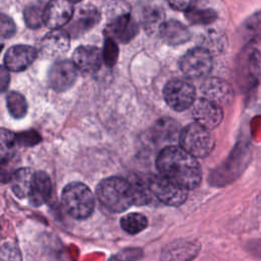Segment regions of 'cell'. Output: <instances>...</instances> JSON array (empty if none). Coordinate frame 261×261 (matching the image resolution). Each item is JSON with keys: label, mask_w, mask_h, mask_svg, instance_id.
I'll return each instance as SVG.
<instances>
[{"label": "cell", "mask_w": 261, "mask_h": 261, "mask_svg": "<svg viewBox=\"0 0 261 261\" xmlns=\"http://www.w3.org/2000/svg\"><path fill=\"white\" fill-rule=\"evenodd\" d=\"M148 185L152 194L165 205L179 206L188 198L189 190L160 173L159 175H152L148 180Z\"/></svg>", "instance_id": "obj_5"}, {"label": "cell", "mask_w": 261, "mask_h": 261, "mask_svg": "<svg viewBox=\"0 0 261 261\" xmlns=\"http://www.w3.org/2000/svg\"><path fill=\"white\" fill-rule=\"evenodd\" d=\"M147 225L148 219L141 213H128L120 219L121 228L129 234H137L141 232L147 227Z\"/></svg>", "instance_id": "obj_23"}, {"label": "cell", "mask_w": 261, "mask_h": 261, "mask_svg": "<svg viewBox=\"0 0 261 261\" xmlns=\"http://www.w3.org/2000/svg\"><path fill=\"white\" fill-rule=\"evenodd\" d=\"M102 60V52L95 46H80L72 54L73 63L80 71L85 73L97 71L100 68Z\"/></svg>", "instance_id": "obj_14"}, {"label": "cell", "mask_w": 261, "mask_h": 261, "mask_svg": "<svg viewBox=\"0 0 261 261\" xmlns=\"http://www.w3.org/2000/svg\"><path fill=\"white\" fill-rule=\"evenodd\" d=\"M16 139L18 145L31 146L40 142L41 138L36 132H25L21 134H16Z\"/></svg>", "instance_id": "obj_32"}, {"label": "cell", "mask_w": 261, "mask_h": 261, "mask_svg": "<svg viewBox=\"0 0 261 261\" xmlns=\"http://www.w3.org/2000/svg\"><path fill=\"white\" fill-rule=\"evenodd\" d=\"M186 17L193 24H209L216 19L217 15L212 9H195L193 7L186 11Z\"/></svg>", "instance_id": "obj_26"}, {"label": "cell", "mask_w": 261, "mask_h": 261, "mask_svg": "<svg viewBox=\"0 0 261 261\" xmlns=\"http://www.w3.org/2000/svg\"><path fill=\"white\" fill-rule=\"evenodd\" d=\"M6 104L10 114L15 118H21L27 114L28 104L24 97L17 92H10L6 97Z\"/></svg>", "instance_id": "obj_25"}, {"label": "cell", "mask_w": 261, "mask_h": 261, "mask_svg": "<svg viewBox=\"0 0 261 261\" xmlns=\"http://www.w3.org/2000/svg\"><path fill=\"white\" fill-rule=\"evenodd\" d=\"M70 1H72V2H77V1H81V0H70Z\"/></svg>", "instance_id": "obj_36"}, {"label": "cell", "mask_w": 261, "mask_h": 261, "mask_svg": "<svg viewBox=\"0 0 261 261\" xmlns=\"http://www.w3.org/2000/svg\"><path fill=\"white\" fill-rule=\"evenodd\" d=\"M246 28L253 32H261V11H258L247 19Z\"/></svg>", "instance_id": "obj_34"}, {"label": "cell", "mask_w": 261, "mask_h": 261, "mask_svg": "<svg viewBox=\"0 0 261 261\" xmlns=\"http://www.w3.org/2000/svg\"><path fill=\"white\" fill-rule=\"evenodd\" d=\"M8 68L4 65H0V92L5 91L9 84V72Z\"/></svg>", "instance_id": "obj_35"}, {"label": "cell", "mask_w": 261, "mask_h": 261, "mask_svg": "<svg viewBox=\"0 0 261 261\" xmlns=\"http://www.w3.org/2000/svg\"><path fill=\"white\" fill-rule=\"evenodd\" d=\"M159 173L187 190L197 188L202 179L201 166L192 154L181 147L168 146L157 156Z\"/></svg>", "instance_id": "obj_1"}, {"label": "cell", "mask_w": 261, "mask_h": 261, "mask_svg": "<svg viewBox=\"0 0 261 261\" xmlns=\"http://www.w3.org/2000/svg\"><path fill=\"white\" fill-rule=\"evenodd\" d=\"M37 50L28 45H15L10 47L4 57L5 66L11 71H22L36 59Z\"/></svg>", "instance_id": "obj_13"}, {"label": "cell", "mask_w": 261, "mask_h": 261, "mask_svg": "<svg viewBox=\"0 0 261 261\" xmlns=\"http://www.w3.org/2000/svg\"><path fill=\"white\" fill-rule=\"evenodd\" d=\"M52 193V184L49 175L44 171L35 172L33 187L29 199L35 206L44 204L50 198Z\"/></svg>", "instance_id": "obj_17"}, {"label": "cell", "mask_w": 261, "mask_h": 261, "mask_svg": "<svg viewBox=\"0 0 261 261\" xmlns=\"http://www.w3.org/2000/svg\"><path fill=\"white\" fill-rule=\"evenodd\" d=\"M178 138L180 147L196 158L207 156L214 147V138L209 128L198 122L188 124Z\"/></svg>", "instance_id": "obj_4"}, {"label": "cell", "mask_w": 261, "mask_h": 261, "mask_svg": "<svg viewBox=\"0 0 261 261\" xmlns=\"http://www.w3.org/2000/svg\"><path fill=\"white\" fill-rule=\"evenodd\" d=\"M102 57L107 67H113L115 65L118 58V47L113 38H106L102 50Z\"/></svg>", "instance_id": "obj_28"}, {"label": "cell", "mask_w": 261, "mask_h": 261, "mask_svg": "<svg viewBox=\"0 0 261 261\" xmlns=\"http://www.w3.org/2000/svg\"><path fill=\"white\" fill-rule=\"evenodd\" d=\"M72 14V1L51 0L44 8V23L50 29H58L66 24Z\"/></svg>", "instance_id": "obj_10"}, {"label": "cell", "mask_w": 261, "mask_h": 261, "mask_svg": "<svg viewBox=\"0 0 261 261\" xmlns=\"http://www.w3.org/2000/svg\"><path fill=\"white\" fill-rule=\"evenodd\" d=\"M77 70L73 61L59 60L55 62L48 73L50 87L57 92L66 91L74 84L77 77Z\"/></svg>", "instance_id": "obj_9"}, {"label": "cell", "mask_w": 261, "mask_h": 261, "mask_svg": "<svg viewBox=\"0 0 261 261\" xmlns=\"http://www.w3.org/2000/svg\"><path fill=\"white\" fill-rule=\"evenodd\" d=\"M69 48V35L59 29H53L41 41V52L48 58L64 54Z\"/></svg>", "instance_id": "obj_15"}, {"label": "cell", "mask_w": 261, "mask_h": 261, "mask_svg": "<svg viewBox=\"0 0 261 261\" xmlns=\"http://www.w3.org/2000/svg\"><path fill=\"white\" fill-rule=\"evenodd\" d=\"M21 255L17 246L13 243L7 242L3 244L0 248V260L10 261V260H20Z\"/></svg>", "instance_id": "obj_30"}, {"label": "cell", "mask_w": 261, "mask_h": 261, "mask_svg": "<svg viewBox=\"0 0 261 261\" xmlns=\"http://www.w3.org/2000/svg\"><path fill=\"white\" fill-rule=\"evenodd\" d=\"M164 12L162 8L156 4H148L142 10V20L145 30L148 33L159 31L161 24L164 22Z\"/></svg>", "instance_id": "obj_21"}, {"label": "cell", "mask_w": 261, "mask_h": 261, "mask_svg": "<svg viewBox=\"0 0 261 261\" xmlns=\"http://www.w3.org/2000/svg\"><path fill=\"white\" fill-rule=\"evenodd\" d=\"M158 32L161 39L168 45L172 46L184 44L191 38V34L187 27L176 20L163 22Z\"/></svg>", "instance_id": "obj_16"}, {"label": "cell", "mask_w": 261, "mask_h": 261, "mask_svg": "<svg viewBox=\"0 0 261 261\" xmlns=\"http://www.w3.org/2000/svg\"><path fill=\"white\" fill-rule=\"evenodd\" d=\"M163 96L170 108L175 111H184L195 101V88L187 80H171L165 85Z\"/></svg>", "instance_id": "obj_6"}, {"label": "cell", "mask_w": 261, "mask_h": 261, "mask_svg": "<svg viewBox=\"0 0 261 261\" xmlns=\"http://www.w3.org/2000/svg\"><path fill=\"white\" fill-rule=\"evenodd\" d=\"M133 196H134V205H146L151 201L152 192L149 188L148 182H144L142 179L134 177L129 179Z\"/></svg>", "instance_id": "obj_24"}, {"label": "cell", "mask_w": 261, "mask_h": 261, "mask_svg": "<svg viewBox=\"0 0 261 261\" xmlns=\"http://www.w3.org/2000/svg\"><path fill=\"white\" fill-rule=\"evenodd\" d=\"M179 67L188 77L196 79L204 76L212 68L211 54L204 48H193L180 58Z\"/></svg>", "instance_id": "obj_7"}, {"label": "cell", "mask_w": 261, "mask_h": 261, "mask_svg": "<svg viewBox=\"0 0 261 261\" xmlns=\"http://www.w3.org/2000/svg\"><path fill=\"white\" fill-rule=\"evenodd\" d=\"M169 6L175 10L188 11L194 7L196 0H166Z\"/></svg>", "instance_id": "obj_33"}, {"label": "cell", "mask_w": 261, "mask_h": 261, "mask_svg": "<svg viewBox=\"0 0 261 261\" xmlns=\"http://www.w3.org/2000/svg\"><path fill=\"white\" fill-rule=\"evenodd\" d=\"M97 197L102 205L111 212H122L134 205L129 180L118 176L103 179L97 187Z\"/></svg>", "instance_id": "obj_2"}, {"label": "cell", "mask_w": 261, "mask_h": 261, "mask_svg": "<svg viewBox=\"0 0 261 261\" xmlns=\"http://www.w3.org/2000/svg\"><path fill=\"white\" fill-rule=\"evenodd\" d=\"M35 172L28 167L17 169L11 177V190L17 198L23 199L30 196L33 187Z\"/></svg>", "instance_id": "obj_18"}, {"label": "cell", "mask_w": 261, "mask_h": 261, "mask_svg": "<svg viewBox=\"0 0 261 261\" xmlns=\"http://www.w3.org/2000/svg\"><path fill=\"white\" fill-rule=\"evenodd\" d=\"M24 20L31 29H37L44 22V9L40 5H30L24 9Z\"/></svg>", "instance_id": "obj_27"}, {"label": "cell", "mask_w": 261, "mask_h": 261, "mask_svg": "<svg viewBox=\"0 0 261 261\" xmlns=\"http://www.w3.org/2000/svg\"><path fill=\"white\" fill-rule=\"evenodd\" d=\"M157 133L163 137V140H172L178 132V126L175 121L171 119H162L157 123Z\"/></svg>", "instance_id": "obj_29"}, {"label": "cell", "mask_w": 261, "mask_h": 261, "mask_svg": "<svg viewBox=\"0 0 261 261\" xmlns=\"http://www.w3.org/2000/svg\"><path fill=\"white\" fill-rule=\"evenodd\" d=\"M201 91L205 98L217 103L218 105L227 106L233 99L231 86L219 77H210L201 86Z\"/></svg>", "instance_id": "obj_12"}, {"label": "cell", "mask_w": 261, "mask_h": 261, "mask_svg": "<svg viewBox=\"0 0 261 261\" xmlns=\"http://www.w3.org/2000/svg\"><path fill=\"white\" fill-rule=\"evenodd\" d=\"M17 145L16 134L5 128H0V164L9 161L13 157Z\"/></svg>", "instance_id": "obj_22"}, {"label": "cell", "mask_w": 261, "mask_h": 261, "mask_svg": "<svg viewBox=\"0 0 261 261\" xmlns=\"http://www.w3.org/2000/svg\"><path fill=\"white\" fill-rule=\"evenodd\" d=\"M15 33L14 21L6 14L0 13V39H8Z\"/></svg>", "instance_id": "obj_31"}, {"label": "cell", "mask_w": 261, "mask_h": 261, "mask_svg": "<svg viewBox=\"0 0 261 261\" xmlns=\"http://www.w3.org/2000/svg\"><path fill=\"white\" fill-rule=\"evenodd\" d=\"M66 212L75 219L88 218L94 210L95 200L92 191L86 185L77 181L65 186L61 196Z\"/></svg>", "instance_id": "obj_3"}, {"label": "cell", "mask_w": 261, "mask_h": 261, "mask_svg": "<svg viewBox=\"0 0 261 261\" xmlns=\"http://www.w3.org/2000/svg\"><path fill=\"white\" fill-rule=\"evenodd\" d=\"M192 115L196 122L212 129L222 121L223 111L220 105L204 97L194 101Z\"/></svg>", "instance_id": "obj_8"}, {"label": "cell", "mask_w": 261, "mask_h": 261, "mask_svg": "<svg viewBox=\"0 0 261 261\" xmlns=\"http://www.w3.org/2000/svg\"><path fill=\"white\" fill-rule=\"evenodd\" d=\"M2 47H3V46L0 44V52H1V50H2Z\"/></svg>", "instance_id": "obj_37"}, {"label": "cell", "mask_w": 261, "mask_h": 261, "mask_svg": "<svg viewBox=\"0 0 261 261\" xmlns=\"http://www.w3.org/2000/svg\"><path fill=\"white\" fill-rule=\"evenodd\" d=\"M108 37L119 42H129L138 33V24L129 12L118 14L111 17L106 30Z\"/></svg>", "instance_id": "obj_11"}, {"label": "cell", "mask_w": 261, "mask_h": 261, "mask_svg": "<svg viewBox=\"0 0 261 261\" xmlns=\"http://www.w3.org/2000/svg\"><path fill=\"white\" fill-rule=\"evenodd\" d=\"M100 19L99 11L93 6H85L80 9L74 21L71 25L73 35L83 34L95 27Z\"/></svg>", "instance_id": "obj_19"}, {"label": "cell", "mask_w": 261, "mask_h": 261, "mask_svg": "<svg viewBox=\"0 0 261 261\" xmlns=\"http://www.w3.org/2000/svg\"><path fill=\"white\" fill-rule=\"evenodd\" d=\"M199 251V245L195 242L178 241L171 244L165 252V259L190 260L193 259Z\"/></svg>", "instance_id": "obj_20"}]
</instances>
